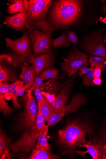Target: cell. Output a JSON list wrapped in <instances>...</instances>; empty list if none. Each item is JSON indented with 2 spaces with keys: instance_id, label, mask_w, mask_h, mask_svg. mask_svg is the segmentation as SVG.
Here are the masks:
<instances>
[{
  "instance_id": "obj_11",
  "label": "cell",
  "mask_w": 106,
  "mask_h": 159,
  "mask_svg": "<svg viewBox=\"0 0 106 159\" xmlns=\"http://www.w3.org/2000/svg\"><path fill=\"white\" fill-rule=\"evenodd\" d=\"M54 61L52 50L36 57L33 55L29 60V63L35 67L36 76H38L43 70L50 68Z\"/></svg>"
},
{
  "instance_id": "obj_10",
  "label": "cell",
  "mask_w": 106,
  "mask_h": 159,
  "mask_svg": "<svg viewBox=\"0 0 106 159\" xmlns=\"http://www.w3.org/2000/svg\"><path fill=\"white\" fill-rule=\"evenodd\" d=\"M102 37L98 34L89 36L85 41L83 47L90 54L102 57L106 61V48Z\"/></svg>"
},
{
  "instance_id": "obj_38",
  "label": "cell",
  "mask_w": 106,
  "mask_h": 159,
  "mask_svg": "<svg viewBox=\"0 0 106 159\" xmlns=\"http://www.w3.org/2000/svg\"><path fill=\"white\" fill-rule=\"evenodd\" d=\"M0 60L1 62L3 61H5L7 63H12L13 61L12 57L9 54H1L0 56Z\"/></svg>"
},
{
  "instance_id": "obj_32",
  "label": "cell",
  "mask_w": 106,
  "mask_h": 159,
  "mask_svg": "<svg viewBox=\"0 0 106 159\" xmlns=\"http://www.w3.org/2000/svg\"><path fill=\"white\" fill-rule=\"evenodd\" d=\"M64 32L70 43H72L74 45L77 44L79 39L74 32L69 30Z\"/></svg>"
},
{
  "instance_id": "obj_43",
  "label": "cell",
  "mask_w": 106,
  "mask_h": 159,
  "mask_svg": "<svg viewBox=\"0 0 106 159\" xmlns=\"http://www.w3.org/2000/svg\"><path fill=\"white\" fill-rule=\"evenodd\" d=\"M98 20L99 21L103 22L106 24V17L104 18H102L101 17Z\"/></svg>"
},
{
  "instance_id": "obj_35",
  "label": "cell",
  "mask_w": 106,
  "mask_h": 159,
  "mask_svg": "<svg viewBox=\"0 0 106 159\" xmlns=\"http://www.w3.org/2000/svg\"><path fill=\"white\" fill-rule=\"evenodd\" d=\"M41 93L42 95L46 98L51 104L54 103L56 100V97L54 94H51L44 91H42Z\"/></svg>"
},
{
  "instance_id": "obj_2",
  "label": "cell",
  "mask_w": 106,
  "mask_h": 159,
  "mask_svg": "<svg viewBox=\"0 0 106 159\" xmlns=\"http://www.w3.org/2000/svg\"><path fill=\"white\" fill-rule=\"evenodd\" d=\"M82 6L81 1H58L53 3L49 11L48 20L55 30L70 26L78 20Z\"/></svg>"
},
{
  "instance_id": "obj_20",
  "label": "cell",
  "mask_w": 106,
  "mask_h": 159,
  "mask_svg": "<svg viewBox=\"0 0 106 159\" xmlns=\"http://www.w3.org/2000/svg\"><path fill=\"white\" fill-rule=\"evenodd\" d=\"M39 108L43 115L45 121H48L51 116L56 113V110L52 104L45 98L40 102L38 103Z\"/></svg>"
},
{
  "instance_id": "obj_1",
  "label": "cell",
  "mask_w": 106,
  "mask_h": 159,
  "mask_svg": "<svg viewBox=\"0 0 106 159\" xmlns=\"http://www.w3.org/2000/svg\"><path fill=\"white\" fill-rule=\"evenodd\" d=\"M93 125L88 121L74 120L64 129L58 131V142L64 149L63 154H74L76 148L86 143V134L93 130Z\"/></svg>"
},
{
  "instance_id": "obj_25",
  "label": "cell",
  "mask_w": 106,
  "mask_h": 159,
  "mask_svg": "<svg viewBox=\"0 0 106 159\" xmlns=\"http://www.w3.org/2000/svg\"><path fill=\"white\" fill-rule=\"evenodd\" d=\"M6 99L5 94L0 93V110L5 117L8 116L15 111L9 107Z\"/></svg>"
},
{
  "instance_id": "obj_21",
  "label": "cell",
  "mask_w": 106,
  "mask_h": 159,
  "mask_svg": "<svg viewBox=\"0 0 106 159\" xmlns=\"http://www.w3.org/2000/svg\"><path fill=\"white\" fill-rule=\"evenodd\" d=\"M58 156L54 154L51 152L40 149L34 148L31 155L27 158L28 159H58Z\"/></svg>"
},
{
  "instance_id": "obj_8",
  "label": "cell",
  "mask_w": 106,
  "mask_h": 159,
  "mask_svg": "<svg viewBox=\"0 0 106 159\" xmlns=\"http://www.w3.org/2000/svg\"><path fill=\"white\" fill-rule=\"evenodd\" d=\"M51 34L49 31L35 30L30 34L35 57L52 50Z\"/></svg>"
},
{
  "instance_id": "obj_5",
  "label": "cell",
  "mask_w": 106,
  "mask_h": 159,
  "mask_svg": "<svg viewBox=\"0 0 106 159\" xmlns=\"http://www.w3.org/2000/svg\"><path fill=\"white\" fill-rule=\"evenodd\" d=\"M40 131L36 125L24 131L20 138L10 148L14 154H27L35 148Z\"/></svg>"
},
{
  "instance_id": "obj_42",
  "label": "cell",
  "mask_w": 106,
  "mask_h": 159,
  "mask_svg": "<svg viewBox=\"0 0 106 159\" xmlns=\"http://www.w3.org/2000/svg\"><path fill=\"white\" fill-rule=\"evenodd\" d=\"M101 11L105 16H106V3L102 6Z\"/></svg>"
},
{
  "instance_id": "obj_13",
  "label": "cell",
  "mask_w": 106,
  "mask_h": 159,
  "mask_svg": "<svg viewBox=\"0 0 106 159\" xmlns=\"http://www.w3.org/2000/svg\"><path fill=\"white\" fill-rule=\"evenodd\" d=\"M72 79L67 80L57 94L55 102L51 104L55 108L56 112L61 111L67 102L70 95Z\"/></svg>"
},
{
  "instance_id": "obj_29",
  "label": "cell",
  "mask_w": 106,
  "mask_h": 159,
  "mask_svg": "<svg viewBox=\"0 0 106 159\" xmlns=\"http://www.w3.org/2000/svg\"><path fill=\"white\" fill-rule=\"evenodd\" d=\"M89 73L83 79L82 83L84 85L92 86L94 85L93 83L95 67H90Z\"/></svg>"
},
{
  "instance_id": "obj_9",
  "label": "cell",
  "mask_w": 106,
  "mask_h": 159,
  "mask_svg": "<svg viewBox=\"0 0 106 159\" xmlns=\"http://www.w3.org/2000/svg\"><path fill=\"white\" fill-rule=\"evenodd\" d=\"M87 102V98L84 95L79 93L75 94L68 105L65 106L61 111L51 116L48 121V125L51 126L57 124L62 120L66 114L77 111Z\"/></svg>"
},
{
  "instance_id": "obj_19",
  "label": "cell",
  "mask_w": 106,
  "mask_h": 159,
  "mask_svg": "<svg viewBox=\"0 0 106 159\" xmlns=\"http://www.w3.org/2000/svg\"><path fill=\"white\" fill-rule=\"evenodd\" d=\"M18 80L17 75L12 70L6 66H0V82H16Z\"/></svg>"
},
{
  "instance_id": "obj_4",
  "label": "cell",
  "mask_w": 106,
  "mask_h": 159,
  "mask_svg": "<svg viewBox=\"0 0 106 159\" xmlns=\"http://www.w3.org/2000/svg\"><path fill=\"white\" fill-rule=\"evenodd\" d=\"M24 110L18 121L17 128L21 132L36 125L38 114L35 97L32 93H27L24 101Z\"/></svg>"
},
{
  "instance_id": "obj_7",
  "label": "cell",
  "mask_w": 106,
  "mask_h": 159,
  "mask_svg": "<svg viewBox=\"0 0 106 159\" xmlns=\"http://www.w3.org/2000/svg\"><path fill=\"white\" fill-rule=\"evenodd\" d=\"M5 39L7 47L13 53L29 61L33 54L31 37L28 31L24 32L23 35L18 39L13 40L8 38Z\"/></svg>"
},
{
  "instance_id": "obj_15",
  "label": "cell",
  "mask_w": 106,
  "mask_h": 159,
  "mask_svg": "<svg viewBox=\"0 0 106 159\" xmlns=\"http://www.w3.org/2000/svg\"><path fill=\"white\" fill-rule=\"evenodd\" d=\"M10 139L1 129L0 133V158L1 159H11L15 155L10 149Z\"/></svg>"
},
{
  "instance_id": "obj_40",
  "label": "cell",
  "mask_w": 106,
  "mask_h": 159,
  "mask_svg": "<svg viewBox=\"0 0 106 159\" xmlns=\"http://www.w3.org/2000/svg\"><path fill=\"white\" fill-rule=\"evenodd\" d=\"M101 70L99 67H95L94 70V78H100L101 75Z\"/></svg>"
},
{
  "instance_id": "obj_12",
  "label": "cell",
  "mask_w": 106,
  "mask_h": 159,
  "mask_svg": "<svg viewBox=\"0 0 106 159\" xmlns=\"http://www.w3.org/2000/svg\"><path fill=\"white\" fill-rule=\"evenodd\" d=\"M27 13L25 8L13 15L6 16L1 26L5 25L15 30L23 32L27 29Z\"/></svg>"
},
{
  "instance_id": "obj_36",
  "label": "cell",
  "mask_w": 106,
  "mask_h": 159,
  "mask_svg": "<svg viewBox=\"0 0 106 159\" xmlns=\"http://www.w3.org/2000/svg\"><path fill=\"white\" fill-rule=\"evenodd\" d=\"M35 94L38 103L42 102L44 97L42 95L41 89L40 87L34 90Z\"/></svg>"
},
{
  "instance_id": "obj_34",
  "label": "cell",
  "mask_w": 106,
  "mask_h": 159,
  "mask_svg": "<svg viewBox=\"0 0 106 159\" xmlns=\"http://www.w3.org/2000/svg\"><path fill=\"white\" fill-rule=\"evenodd\" d=\"M43 80L40 77L36 76L35 78V82L32 87L25 91L26 93H32L33 91L34 90L36 89L39 87L42 84Z\"/></svg>"
},
{
  "instance_id": "obj_44",
  "label": "cell",
  "mask_w": 106,
  "mask_h": 159,
  "mask_svg": "<svg viewBox=\"0 0 106 159\" xmlns=\"http://www.w3.org/2000/svg\"><path fill=\"white\" fill-rule=\"evenodd\" d=\"M104 44L106 46V35L105 36L104 40Z\"/></svg>"
},
{
  "instance_id": "obj_41",
  "label": "cell",
  "mask_w": 106,
  "mask_h": 159,
  "mask_svg": "<svg viewBox=\"0 0 106 159\" xmlns=\"http://www.w3.org/2000/svg\"><path fill=\"white\" fill-rule=\"evenodd\" d=\"M93 83L94 84L100 85L101 84V80L100 78H94Z\"/></svg>"
},
{
  "instance_id": "obj_17",
  "label": "cell",
  "mask_w": 106,
  "mask_h": 159,
  "mask_svg": "<svg viewBox=\"0 0 106 159\" xmlns=\"http://www.w3.org/2000/svg\"><path fill=\"white\" fill-rule=\"evenodd\" d=\"M80 148L84 147L87 150L85 152L75 150L74 152L82 157H84L87 153H89L92 157L93 159H102V152L100 148L95 145L92 141L90 140L86 143L81 144Z\"/></svg>"
},
{
  "instance_id": "obj_33",
  "label": "cell",
  "mask_w": 106,
  "mask_h": 159,
  "mask_svg": "<svg viewBox=\"0 0 106 159\" xmlns=\"http://www.w3.org/2000/svg\"><path fill=\"white\" fill-rule=\"evenodd\" d=\"M44 120L39 108H38V114L36 120V126L39 130L40 131L42 127L44 125Z\"/></svg>"
},
{
  "instance_id": "obj_30",
  "label": "cell",
  "mask_w": 106,
  "mask_h": 159,
  "mask_svg": "<svg viewBox=\"0 0 106 159\" xmlns=\"http://www.w3.org/2000/svg\"><path fill=\"white\" fill-rule=\"evenodd\" d=\"M16 82L11 84H7L8 90L7 92L5 94L6 98H9L12 97H18L16 91Z\"/></svg>"
},
{
  "instance_id": "obj_26",
  "label": "cell",
  "mask_w": 106,
  "mask_h": 159,
  "mask_svg": "<svg viewBox=\"0 0 106 159\" xmlns=\"http://www.w3.org/2000/svg\"><path fill=\"white\" fill-rule=\"evenodd\" d=\"M88 63L91 67H99L102 70L106 67V61L100 57L90 56Z\"/></svg>"
},
{
  "instance_id": "obj_14",
  "label": "cell",
  "mask_w": 106,
  "mask_h": 159,
  "mask_svg": "<svg viewBox=\"0 0 106 159\" xmlns=\"http://www.w3.org/2000/svg\"><path fill=\"white\" fill-rule=\"evenodd\" d=\"M104 120L97 135L92 139V142L98 147L102 152V159H106V110Z\"/></svg>"
},
{
  "instance_id": "obj_27",
  "label": "cell",
  "mask_w": 106,
  "mask_h": 159,
  "mask_svg": "<svg viewBox=\"0 0 106 159\" xmlns=\"http://www.w3.org/2000/svg\"><path fill=\"white\" fill-rule=\"evenodd\" d=\"M59 71L54 68H49L43 70L39 76L44 80L49 79L58 78Z\"/></svg>"
},
{
  "instance_id": "obj_31",
  "label": "cell",
  "mask_w": 106,
  "mask_h": 159,
  "mask_svg": "<svg viewBox=\"0 0 106 159\" xmlns=\"http://www.w3.org/2000/svg\"><path fill=\"white\" fill-rule=\"evenodd\" d=\"M16 91L18 97H22L23 96L24 92L27 91L24 85L25 83L23 81L18 80L16 82Z\"/></svg>"
},
{
  "instance_id": "obj_18",
  "label": "cell",
  "mask_w": 106,
  "mask_h": 159,
  "mask_svg": "<svg viewBox=\"0 0 106 159\" xmlns=\"http://www.w3.org/2000/svg\"><path fill=\"white\" fill-rule=\"evenodd\" d=\"M48 125H44L40 129L37 142L35 148L51 152V146L48 142L46 137L48 133Z\"/></svg>"
},
{
  "instance_id": "obj_37",
  "label": "cell",
  "mask_w": 106,
  "mask_h": 159,
  "mask_svg": "<svg viewBox=\"0 0 106 159\" xmlns=\"http://www.w3.org/2000/svg\"><path fill=\"white\" fill-rule=\"evenodd\" d=\"M90 68L85 67L84 66L81 67L78 72V75L80 77H82L83 75L88 74L89 73Z\"/></svg>"
},
{
  "instance_id": "obj_28",
  "label": "cell",
  "mask_w": 106,
  "mask_h": 159,
  "mask_svg": "<svg viewBox=\"0 0 106 159\" xmlns=\"http://www.w3.org/2000/svg\"><path fill=\"white\" fill-rule=\"evenodd\" d=\"M9 55L12 57V63L16 67H19L21 69L25 66H28L30 64L28 61L24 60L21 58L15 55L12 53L10 52Z\"/></svg>"
},
{
  "instance_id": "obj_23",
  "label": "cell",
  "mask_w": 106,
  "mask_h": 159,
  "mask_svg": "<svg viewBox=\"0 0 106 159\" xmlns=\"http://www.w3.org/2000/svg\"><path fill=\"white\" fill-rule=\"evenodd\" d=\"M62 86L61 83L58 81L50 80L45 84L42 83L39 87L41 90L44 89L47 91L53 93L55 95Z\"/></svg>"
},
{
  "instance_id": "obj_16",
  "label": "cell",
  "mask_w": 106,
  "mask_h": 159,
  "mask_svg": "<svg viewBox=\"0 0 106 159\" xmlns=\"http://www.w3.org/2000/svg\"><path fill=\"white\" fill-rule=\"evenodd\" d=\"M20 78L24 83L27 90L31 88L34 84L36 77L34 66H25L21 69Z\"/></svg>"
},
{
  "instance_id": "obj_24",
  "label": "cell",
  "mask_w": 106,
  "mask_h": 159,
  "mask_svg": "<svg viewBox=\"0 0 106 159\" xmlns=\"http://www.w3.org/2000/svg\"><path fill=\"white\" fill-rule=\"evenodd\" d=\"M62 33L61 36L52 40L51 45L55 50L61 47L68 48L70 45L71 43L67 39L64 32H62Z\"/></svg>"
},
{
  "instance_id": "obj_39",
  "label": "cell",
  "mask_w": 106,
  "mask_h": 159,
  "mask_svg": "<svg viewBox=\"0 0 106 159\" xmlns=\"http://www.w3.org/2000/svg\"><path fill=\"white\" fill-rule=\"evenodd\" d=\"M7 84V82H0V91L4 94H6L8 90Z\"/></svg>"
},
{
  "instance_id": "obj_22",
  "label": "cell",
  "mask_w": 106,
  "mask_h": 159,
  "mask_svg": "<svg viewBox=\"0 0 106 159\" xmlns=\"http://www.w3.org/2000/svg\"><path fill=\"white\" fill-rule=\"evenodd\" d=\"M26 0H10L12 4L8 5L7 12L11 15L22 11L25 8Z\"/></svg>"
},
{
  "instance_id": "obj_6",
  "label": "cell",
  "mask_w": 106,
  "mask_h": 159,
  "mask_svg": "<svg viewBox=\"0 0 106 159\" xmlns=\"http://www.w3.org/2000/svg\"><path fill=\"white\" fill-rule=\"evenodd\" d=\"M88 55L75 48L70 52L67 58L61 63L62 76L70 77L75 75L81 67L88 66Z\"/></svg>"
},
{
  "instance_id": "obj_3",
  "label": "cell",
  "mask_w": 106,
  "mask_h": 159,
  "mask_svg": "<svg viewBox=\"0 0 106 159\" xmlns=\"http://www.w3.org/2000/svg\"><path fill=\"white\" fill-rule=\"evenodd\" d=\"M53 4L50 0H26L25 9L28 15L27 29L30 35L35 30L52 33L55 30L47 19L48 11Z\"/></svg>"
}]
</instances>
